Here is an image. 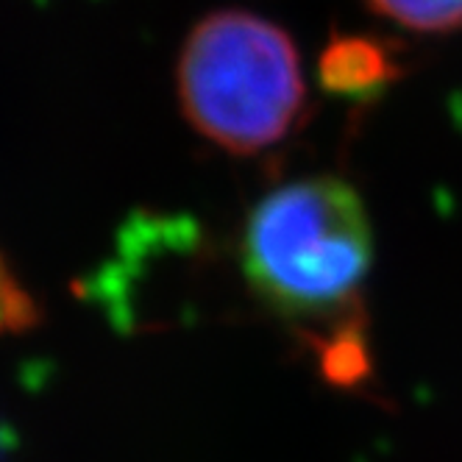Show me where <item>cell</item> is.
Returning a JSON list of instances; mask_svg holds the SVG:
<instances>
[{
	"instance_id": "6da1fadb",
	"label": "cell",
	"mask_w": 462,
	"mask_h": 462,
	"mask_svg": "<svg viewBox=\"0 0 462 462\" xmlns=\"http://www.w3.org/2000/svg\"><path fill=\"white\" fill-rule=\"evenodd\" d=\"M374 235L362 198L343 179H304L273 189L251 212L245 276L276 312L359 323V290L371 271Z\"/></svg>"
},
{
	"instance_id": "7a4b0ae2",
	"label": "cell",
	"mask_w": 462,
	"mask_h": 462,
	"mask_svg": "<svg viewBox=\"0 0 462 462\" xmlns=\"http://www.w3.org/2000/svg\"><path fill=\"white\" fill-rule=\"evenodd\" d=\"M179 95L192 128L231 153H256L287 137L307 101L292 40L248 12H215L192 28Z\"/></svg>"
},
{
	"instance_id": "3957f363",
	"label": "cell",
	"mask_w": 462,
	"mask_h": 462,
	"mask_svg": "<svg viewBox=\"0 0 462 462\" xmlns=\"http://www.w3.org/2000/svg\"><path fill=\"white\" fill-rule=\"evenodd\" d=\"M318 76L326 92L365 97L382 92L387 84L399 79L402 61L395 59V51L379 37H335L318 61Z\"/></svg>"
},
{
	"instance_id": "277c9868",
	"label": "cell",
	"mask_w": 462,
	"mask_h": 462,
	"mask_svg": "<svg viewBox=\"0 0 462 462\" xmlns=\"http://www.w3.org/2000/svg\"><path fill=\"white\" fill-rule=\"evenodd\" d=\"M368 6L420 34H448L462 28V0H368Z\"/></svg>"
},
{
	"instance_id": "5b68a950",
	"label": "cell",
	"mask_w": 462,
	"mask_h": 462,
	"mask_svg": "<svg viewBox=\"0 0 462 462\" xmlns=\"http://www.w3.org/2000/svg\"><path fill=\"white\" fill-rule=\"evenodd\" d=\"M320 365L328 379L340 384L359 382L368 374L371 359H368L365 340H362L359 323L332 328V332L320 340Z\"/></svg>"
},
{
	"instance_id": "8992f818",
	"label": "cell",
	"mask_w": 462,
	"mask_h": 462,
	"mask_svg": "<svg viewBox=\"0 0 462 462\" xmlns=\"http://www.w3.org/2000/svg\"><path fill=\"white\" fill-rule=\"evenodd\" d=\"M34 320H37L34 301L23 290L17 276L9 271L6 259L0 256V332H23Z\"/></svg>"
}]
</instances>
